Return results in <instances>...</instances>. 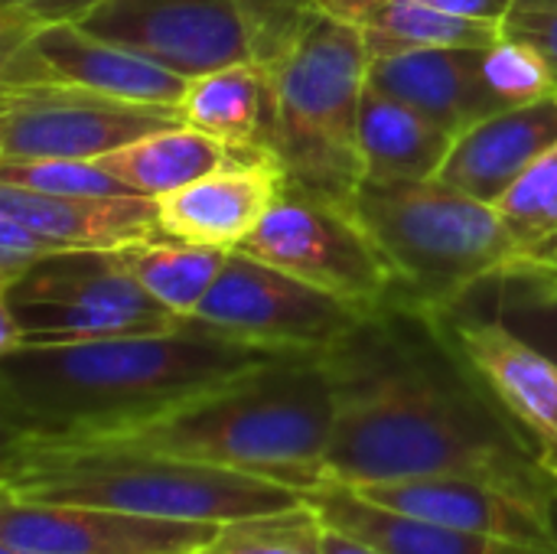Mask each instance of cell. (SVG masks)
Segmentation results:
<instances>
[{
	"label": "cell",
	"instance_id": "30bf717a",
	"mask_svg": "<svg viewBox=\"0 0 557 554\" xmlns=\"http://www.w3.org/2000/svg\"><path fill=\"white\" fill-rule=\"evenodd\" d=\"M170 124H183L173 108L131 104L52 82L3 85L0 163L101 160Z\"/></svg>",
	"mask_w": 557,
	"mask_h": 554
},
{
	"label": "cell",
	"instance_id": "44dd1931",
	"mask_svg": "<svg viewBox=\"0 0 557 554\" xmlns=\"http://www.w3.org/2000/svg\"><path fill=\"white\" fill-rule=\"evenodd\" d=\"M457 134L444 131L411 104L366 85L359 108V153L362 180H434L454 147Z\"/></svg>",
	"mask_w": 557,
	"mask_h": 554
},
{
	"label": "cell",
	"instance_id": "5bb4252c",
	"mask_svg": "<svg viewBox=\"0 0 557 554\" xmlns=\"http://www.w3.org/2000/svg\"><path fill=\"white\" fill-rule=\"evenodd\" d=\"M281 160L264 147H228V157L206 176L157 196L160 232L193 245L238 248L284 193Z\"/></svg>",
	"mask_w": 557,
	"mask_h": 554
},
{
	"label": "cell",
	"instance_id": "836d02e7",
	"mask_svg": "<svg viewBox=\"0 0 557 554\" xmlns=\"http://www.w3.org/2000/svg\"><path fill=\"white\" fill-rule=\"evenodd\" d=\"M503 33L519 36L532 42L548 65L555 69L557 78V7L555 3H516L503 23Z\"/></svg>",
	"mask_w": 557,
	"mask_h": 554
},
{
	"label": "cell",
	"instance_id": "7c38bea8",
	"mask_svg": "<svg viewBox=\"0 0 557 554\" xmlns=\"http://www.w3.org/2000/svg\"><path fill=\"white\" fill-rule=\"evenodd\" d=\"M0 78L3 85H72L104 98L173 111L189 82L124 46L88 33L82 23H46L29 29L20 42L3 49Z\"/></svg>",
	"mask_w": 557,
	"mask_h": 554
},
{
	"label": "cell",
	"instance_id": "e0dca14e",
	"mask_svg": "<svg viewBox=\"0 0 557 554\" xmlns=\"http://www.w3.org/2000/svg\"><path fill=\"white\" fill-rule=\"evenodd\" d=\"M557 147V91L509 111H496L457 134L434 180L496 206L512 183Z\"/></svg>",
	"mask_w": 557,
	"mask_h": 554
},
{
	"label": "cell",
	"instance_id": "ab89813d",
	"mask_svg": "<svg viewBox=\"0 0 557 554\" xmlns=\"http://www.w3.org/2000/svg\"><path fill=\"white\" fill-rule=\"evenodd\" d=\"M516 3H555L557 7V0H516Z\"/></svg>",
	"mask_w": 557,
	"mask_h": 554
},
{
	"label": "cell",
	"instance_id": "f546056e",
	"mask_svg": "<svg viewBox=\"0 0 557 554\" xmlns=\"http://www.w3.org/2000/svg\"><path fill=\"white\" fill-rule=\"evenodd\" d=\"M0 183L46 196H134L98 160H29L0 163Z\"/></svg>",
	"mask_w": 557,
	"mask_h": 554
},
{
	"label": "cell",
	"instance_id": "d6986e66",
	"mask_svg": "<svg viewBox=\"0 0 557 554\" xmlns=\"http://www.w3.org/2000/svg\"><path fill=\"white\" fill-rule=\"evenodd\" d=\"M483 49H408L395 56H372L369 82L385 95L411 104L450 134H463L470 124L490 118L483 95Z\"/></svg>",
	"mask_w": 557,
	"mask_h": 554
},
{
	"label": "cell",
	"instance_id": "1f68e13d",
	"mask_svg": "<svg viewBox=\"0 0 557 554\" xmlns=\"http://www.w3.org/2000/svg\"><path fill=\"white\" fill-rule=\"evenodd\" d=\"M101 0H3V49L46 23H82Z\"/></svg>",
	"mask_w": 557,
	"mask_h": 554
},
{
	"label": "cell",
	"instance_id": "9c48e42d",
	"mask_svg": "<svg viewBox=\"0 0 557 554\" xmlns=\"http://www.w3.org/2000/svg\"><path fill=\"white\" fill-rule=\"evenodd\" d=\"M362 313L366 310L232 248L193 320L274 353H326Z\"/></svg>",
	"mask_w": 557,
	"mask_h": 554
},
{
	"label": "cell",
	"instance_id": "3957f363",
	"mask_svg": "<svg viewBox=\"0 0 557 554\" xmlns=\"http://www.w3.org/2000/svg\"><path fill=\"white\" fill-rule=\"evenodd\" d=\"M333 424L336 395L323 353H281L157 421L95 444L251 473L307 493L326 483Z\"/></svg>",
	"mask_w": 557,
	"mask_h": 554
},
{
	"label": "cell",
	"instance_id": "8992f818",
	"mask_svg": "<svg viewBox=\"0 0 557 554\" xmlns=\"http://www.w3.org/2000/svg\"><path fill=\"white\" fill-rule=\"evenodd\" d=\"M349 212L385 255L401 304L441 313L519 271L516 238L496 206L441 180H362Z\"/></svg>",
	"mask_w": 557,
	"mask_h": 554
},
{
	"label": "cell",
	"instance_id": "484cf974",
	"mask_svg": "<svg viewBox=\"0 0 557 554\" xmlns=\"http://www.w3.org/2000/svg\"><path fill=\"white\" fill-rule=\"evenodd\" d=\"M496 212L516 238L519 271L557 278V147L512 183Z\"/></svg>",
	"mask_w": 557,
	"mask_h": 554
},
{
	"label": "cell",
	"instance_id": "d590c367",
	"mask_svg": "<svg viewBox=\"0 0 557 554\" xmlns=\"http://www.w3.org/2000/svg\"><path fill=\"white\" fill-rule=\"evenodd\" d=\"M326 526V522H323ZM323 554H385L379 552V549H372V545H366V542H359V539H352V535H346V532H339V529H333V526H326L323 529Z\"/></svg>",
	"mask_w": 557,
	"mask_h": 554
},
{
	"label": "cell",
	"instance_id": "f35d334b",
	"mask_svg": "<svg viewBox=\"0 0 557 554\" xmlns=\"http://www.w3.org/2000/svg\"><path fill=\"white\" fill-rule=\"evenodd\" d=\"M0 554H26V552H16V549H10V545H0Z\"/></svg>",
	"mask_w": 557,
	"mask_h": 554
},
{
	"label": "cell",
	"instance_id": "52a82bcc",
	"mask_svg": "<svg viewBox=\"0 0 557 554\" xmlns=\"http://www.w3.org/2000/svg\"><path fill=\"white\" fill-rule=\"evenodd\" d=\"M180 323L144 291L124 251L62 248L0 284V356L26 346L166 333Z\"/></svg>",
	"mask_w": 557,
	"mask_h": 554
},
{
	"label": "cell",
	"instance_id": "d6a6232c",
	"mask_svg": "<svg viewBox=\"0 0 557 554\" xmlns=\"http://www.w3.org/2000/svg\"><path fill=\"white\" fill-rule=\"evenodd\" d=\"M52 251H62V248H55L49 238H42L29 225L16 222L13 216L0 212V284L20 278L26 268H33L39 258H46Z\"/></svg>",
	"mask_w": 557,
	"mask_h": 554
},
{
	"label": "cell",
	"instance_id": "e575fe53",
	"mask_svg": "<svg viewBox=\"0 0 557 554\" xmlns=\"http://www.w3.org/2000/svg\"><path fill=\"white\" fill-rule=\"evenodd\" d=\"M424 3H434L447 13L470 16L480 23H496V26H503L509 10L516 7V0H424Z\"/></svg>",
	"mask_w": 557,
	"mask_h": 554
},
{
	"label": "cell",
	"instance_id": "4dcf8cb0",
	"mask_svg": "<svg viewBox=\"0 0 557 554\" xmlns=\"http://www.w3.org/2000/svg\"><path fill=\"white\" fill-rule=\"evenodd\" d=\"M251 29L255 59L274 65L317 13V0H238Z\"/></svg>",
	"mask_w": 557,
	"mask_h": 554
},
{
	"label": "cell",
	"instance_id": "d4e9b609",
	"mask_svg": "<svg viewBox=\"0 0 557 554\" xmlns=\"http://www.w3.org/2000/svg\"><path fill=\"white\" fill-rule=\"evenodd\" d=\"M232 248L193 245L180 238L157 235L150 242L124 248V261L144 291L160 300L180 320H193L212 284L219 281Z\"/></svg>",
	"mask_w": 557,
	"mask_h": 554
},
{
	"label": "cell",
	"instance_id": "5b68a950",
	"mask_svg": "<svg viewBox=\"0 0 557 554\" xmlns=\"http://www.w3.org/2000/svg\"><path fill=\"white\" fill-rule=\"evenodd\" d=\"M372 52L352 20L317 10L294 46L268 65L271 104L261 144L281 160L287 186L349 209L366 170L359 108Z\"/></svg>",
	"mask_w": 557,
	"mask_h": 554
},
{
	"label": "cell",
	"instance_id": "ac0fdd59",
	"mask_svg": "<svg viewBox=\"0 0 557 554\" xmlns=\"http://www.w3.org/2000/svg\"><path fill=\"white\" fill-rule=\"evenodd\" d=\"M0 212L29 225L55 248L124 251L163 235L157 202L147 196H46L0 183Z\"/></svg>",
	"mask_w": 557,
	"mask_h": 554
},
{
	"label": "cell",
	"instance_id": "83f0119b",
	"mask_svg": "<svg viewBox=\"0 0 557 554\" xmlns=\"http://www.w3.org/2000/svg\"><path fill=\"white\" fill-rule=\"evenodd\" d=\"M467 297L493 310L509 330L557 362V278L516 271L480 284Z\"/></svg>",
	"mask_w": 557,
	"mask_h": 554
},
{
	"label": "cell",
	"instance_id": "8fae6325",
	"mask_svg": "<svg viewBox=\"0 0 557 554\" xmlns=\"http://www.w3.org/2000/svg\"><path fill=\"white\" fill-rule=\"evenodd\" d=\"M82 26L183 78L255 59L238 0H101Z\"/></svg>",
	"mask_w": 557,
	"mask_h": 554
},
{
	"label": "cell",
	"instance_id": "4316f807",
	"mask_svg": "<svg viewBox=\"0 0 557 554\" xmlns=\"http://www.w3.org/2000/svg\"><path fill=\"white\" fill-rule=\"evenodd\" d=\"M323 519L304 500L300 506L222 522L196 554H323Z\"/></svg>",
	"mask_w": 557,
	"mask_h": 554
},
{
	"label": "cell",
	"instance_id": "74e56055",
	"mask_svg": "<svg viewBox=\"0 0 557 554\" xmlns=\"http://www.w3.org/2000/svg\"><path fill=\"white\" fill-rule=\"evenodd\" d=\"M542 464H545V470L552 473V480H555V487H557V447L542 451Z\"/></svg>",
	"mask_w": 557,
	"mask_h": 554
},
{
	"label": "cell",
	"instance_id": "7a4b0ae2",
	"mask_svg": "<svg viewBox=\"0 0 557 554\" xmlns=\"http://www.w3.org/2000/svg\"><path fill=\"white\" fill-rule=\"evenodd\" d=\"M277 356L199 320H183L166 333L13 349L0 356L3 441H104Z\"/></svg>",
	"mask_w": 557,
	"mask_h": 554
},
{
	"label": "cell",
	"instance_id": "603a6c76",
	"mask_svg": "<svg viewBox=\"0 0 557 554\" xmlns=\"http://www.w3.org/2000/svg\"><path fill=\"white\" fill-rule=\"evenodd\" d=\"M225 157H228V147L222 140L186 124H170L163 131L144 134L104 153L98 163L114 180H121L134 196L157 199L206 176Z\"/></svg>",
	"mask_w": 557,
	"mask_h": 554
},
{
	"label": "cell",
	"instance_id": "4fadbf2b",
	"mask_svg": "<svg viewBox=\"0 0 557 554\" xmlns=\"http://www.w3.org/2000/svg\"><path fill=\"white\" fill-rule=\"evenodd\" d=\"M219 526L0 496V545L26 554H196Z\"/></svg>",
	"mask_w": 557,
	"mask_h": 554
},
{
	"label": "cell",
	"instance_id": "8d00e7d4",
	"mask_svg": "<svg viewBox=\"0 0 557 554\" xmlns=\"http://www.w3.org/2000/svg\"><path fill=\"white\" fill-rule=\"evenodd\" d=\"M359 0H317V10H326L333 16H346Z\"/></svg>",
	"mask_w": 557,
	"mask_h": 554
},
{
	"label": "cell",
	"instance_id": "cb8c5ba5",
	"mask_svg": "<svg viewBox=\"0 0 557 554\" xmlns=\"http://www.w3.org/2000/svg\"><path fill=\"white\" fill-rule=\"evenodd\" d=\"M343 20H352L372 56H395L408 49H454L490 46L503 26L447 13L424 0H359Z\"/></svg>",
	"mask_w": 557,
	"mask_h": 554
},
{
	"label": "cell",
	"instance_id": "7402d4cb",
	"mask_svg": "<svg viewBox=\"0 0 557 554\" xmlns=\"http://www.w3.org/2000/svg\"><path fill=\"white\" fill-rule=\"evenodd\" d=\"M268 104H271L268 65L248 59L189 78L176 104V114L186 127H196L222 140L225 147H251L261 144Z\"/></svg>",
	"mask_w": 557,
	"mask_h": 554
},
{
	"label": "cell",
	"instance_id": "ffe728a7",
	"mask_svg": "<svg viewBox=\"0 0 557 554\" xmlns=\"http://www.w3.org/2000/svg\"><path fill=\"white\" fill-rule=\"evenodd\" d=\"M307 503L320 513L326 526L385 554H557L470 535L421 516H408L379 506L343 483H323L317 490H307Z\"/></svg>",
	"mask_w": 557,
	"mask_h": 554
},
{
	"label": "cell",
	"instance_id": "2e32d148",
	"mask_svg": "<svg viewBox=\"0 0 557 554\" xmlns=\"http://www.w3.org/2000/svg\"><path fill=\"white\" fill-rule=\"evenodd\" d=\"M359 496L470 535L557 552V513L509 487L470 477H424L352 487Z\"/></svg>",
	"mask_w": 557,
	"mask_h": 554
},
{
	"label": "cell",
	"instance_id": "277c9868",
	"mask_svg": "<svg viewBox=\"0 0 557 554\" xmlns=\"http://www.w3.org/2000/svg\"><path fill=\"white\" fill-rule=\"evenodd\" d=\"M0 496L98 506L176 522H235L300 506L304 490L121 444L3 441Z\"/></svg>",
	"mask_w": 557,
	"mask_h": 554
},
{
	"label": "cell",
	"instance_id": "ba28073f",
	"mask_svg": "<svg viewBox=\"0 0 557 554\" xmlns=\"http://www.w3.org/2000/svg\"><path fill=\"white\" fill-rule=\"evenodd\" d=\"M238 248L359 310L395 300V274L352 212L294 186Z\"/></svg>",
	"mask_w": 557,
	"mask_h": 554
},
{
	"label": "cell",
	"instance_id": "f1b7e54d",
	"mask_svg": "<svg viewBox=\"0 0 557 554\" xmlns=\"http://www.w3.org/2000/svg\"><path fill=\"white\" fill-rule=\"evenodd\" d=\"M480 75L490 114L542 101L557 91L555 69L548 65V59L532 42L509 33L483 49Z\"/></svg>",
	"mask_w": 557,
	"mask_h": 554
},
{
	"label": "cell",
	"instance_id": "6da1fadb",
	"mask_svg": "<svg viewBox=\"0 0 557 554\" xmlns=\"http://www.w3.org/2000/svg\"><path fill=\"white\" fill-rule=\"evenodd\" d=\"M323 359L336 395L326 483L470 477L557 513L542 447L463 359L437 310L388 300L366 310Z\"/></svg>",
	"mask_w": 557,
	"mask_h": 554
},
{
	"label": "cell",
	"instance_id": "9a60e30c",
	"mask_svg": "<svg viewBox=\"0 0 557 554\" xmlns=\"http://www.w3.org/2000/svg\"><path fill=\"white\" fill-rule=\"evenodd\" d=\"M441 320L490 385L499 405L525 428V434L542 447H557V362L539 346L509 330L493 310L463 297L441 310Z\"/></svg>",
	"mask_w": 557,
	"mask_h": 554
}]
</instances>
